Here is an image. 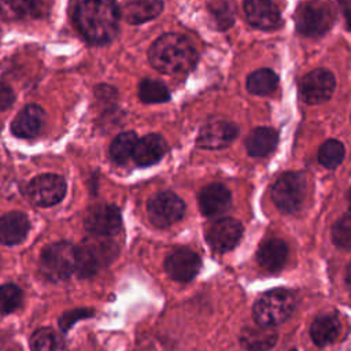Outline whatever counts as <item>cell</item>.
I'll use <instances>...</instances> for the list:
<instances>
[{"label": "cell", "mask_w": 351, "mask_h": 351, "mask_svg": "<svg viewBox=\"0 0 351 351\" xmlns=\"http://www.w3.org/2000/svg\"><path fill=\"white\" fill-rule=\"evenodd\" d=\"M332 236L333 241L337 247L348 250L351 245V215L350 213H346L336 223L333 225L332 229Z\"/></svg>", "instance_id": "1f68e13d"}, {"label": "cell", "mask_w": 351, "mask_h": 351, "mask_svg": "<svg viewBox=\"0 0 351 351\" xmlns=\"http://www.w3.org/2000/svg\"><path fill=\"white\" fill-rule=\"evenodd\" d=\"M138 96L144 103H163L170 99V92L165 84L145 78L140 82Z\"/></svg>", "instance_id": "f1b7e54d"}, {"label": "cell", "mask_w": 351, "mask_h": 351, "mask_svg": "<svg viewBox=\"0 0 351 351\" xmlns=\"http://www.w3.org/2000/svg\"><path fill=\"white\" fill-rule=\"evenodd\" d=\"M241 346L248 351H267L277 343V332L266 326H245L240 335Z\"/></svg>", "instance_id": "44dd1931"}, {"label": "cell", "mask_w": 351, "mask_h": 351, "mask_svg": "<svg viewBox=\"0 0 351 351\" xmlns=\"http://www.w3.org/2000/svg\"><path fill=\"white\" fill-rule=\"evenodd\" d=\"M243 236V225L234 218H221L210 225L206 237L215 252H228L233 250Z\"/></svg>", "instance_id": "7c38bea8"}, {"label": "cell", "mask_w": 351, "mask_h": 351, "mask_svg": "<svg viewBox=\"0 0 351 351\" xmlns=\"http://www.w3.org/2000/svg\"><path fill=\"white\" fill-rule=\"evenodd\" d=\"M30 347L33 351H69L62 335L52 328H41L30 337Z\"/></svg>", "instance_id": "484cf974"}, {"label": "cell", "mask_w": 351, "mask_h": 351, "mask_svg": "<svg viewBox=\"0 0 351 351\" xmlns=\"http://www.w3.org/2000/svg\"><path fill=\"white\" fill-rule=\"evenodd\" d=\"M45 122V112L37 104L23 107L11 123V132L21 138H33L40 134Z\"/></svg>", "instance_id": "2e32d148"}, {"label": "cell", "mask_w": 351, "mask_h": 351, "mask_svg": "<svg viewBox=\"0 0 351 351\" xmlns=\"http://www.w3.org/2000/svg\"><path fill=\"white\" fill-rule=\"evenodd\" d=\"M166 149L167 144L160 134H147L137 140L132 156L138 166H149L156 163Z\"/></svg>", "instance_id": "d6986e66"}, {"label": "cell", "mask_w": 351, "mask_h": 351, "mask_svg": "<svg viewBox=\"0 0 351 351\" xmlns=\"http://www.w3.org/2000/svg\"><path fill=\"white\" fill-rule=\"evenodd\" d=\"M185 204L173 192H159L148 203V215L154 225L166 228L184 217Z\"/></svg>", "instance_id": "30bf717a"}, {"label": "cell", "mask_w": 351, "mask_h": 351, "mask_svg": "<svg viewBox=\"0 0 351 351\" xmlns=\"http://www.w3.org/2000/svg\"><path fill=\"white\" fill-rule=\"evenodd\" d=\"M118 254L117 245L104 236L85 239L75 247V273L80 277H90L100 267L107 266Z\"/></svg>", "instance_id": "3957f363"}, {"label": "cell", "mask_w": 351, "mask_h": 351, "mask_svg": "<svg viewBox=\"0 0 351 351\" xmlns=\"http://www.w3.org/2000/svg\"><path fill=\"white\" fill-rule=\"evenodd\" d=\"M277 132L271 128H255L245 140L247 151L251 156L261 158L269 155L277 145Z\"/></svg>", "instance_id": "cb8c5ba5"}, {"label": "cell", "mask_w": 351, "mask_h": 351, "mask_svg": "<svg viewBox=\"0 0 351 351\" xmlns=\"http://www.w3.org/2000/svg\"><path fill=\"white\" fill-rule=\"evenodd\" d=\"M23 300L22 289L15 284H4L0 287V314L5 315L15 311Z\"/></svg>", "instance_id": "4dcf8cb0"}, {"label": "cell", "mask_w": 351, "mask_h": 351, "mask_svg": "<svg viewBox=\"0 0 351 351\" xmlns=\"http://www.w3.org/2000/svg\"><path fill=\"white\" fill-rule=\"evenodd\" d=\"M288 256V247L280 239L265 240L256 254V261L259 266L267 271L280 270Z\"/></svg>", "instance_id": "ffe728a7"}, {"label": "cell", "mask_w": 351, "mask_h": 351, "mask_svg": "<svg viewBox=\"0 0 351 351\" xmlns=\"http://www.w3.org/2000/svg\"><path fill=\"white\" fill-rule=\"evenodd\" d=\"M30 229V222L26 214L11 211L0 217V243L5 245H16L22 243Z\"/></svg>", "instance_id": "ac0fdd59"}, {"label": "cell", "mask_w": 351, "mask_h": 351, "mask_svg": "<svg viewBox=\"0 0 351 351\" xmlns=\"http://www.w3.org/2000/svg\"><path fill=\"white\" fill-rule=\"evenodd\" d=\"M122 225L119 210L107 203L92 206L85 217V229L95 236L110 237L119 232Z\"/></svg>", "instance_id": "8fae6325"}, {"label": "cell", "mask_w": 351, "mask_h": 351, "mask_svg": "<svg viewBox=\"0 0 351 351\" xmlns=\"http://www.w3.org/2000/svg\"><path fill=\"white\" fill-rule=\"evenodd\" d=\"M213 14L217 16V21L221 25V27L222 23H225L223 27L232 25V11H229L228 4H218V8H213Z\"/></svg>", "instance_id": "836d02e7"}, {"label": "cell", "mask_w": 351, "mask_h": 351, "mask_svg": "<svg viewBox=\"0 0 351 351\" xmlns=\"http://www.w3.org/2000/svg\"><path fill=\"white\" fill-rule=\"evenodd\" d=\"M271 197L280 211L285 214L296 213L306 197V177L295 171L282 174L271 189Z\"/></svg>", "instance_id": "52a82bcc"}, {"label": "cell", "mask_w": 351, "mask_h": 351, "mask_svg": "<svg viewBox=\"0 0 351 351\" xmlns=\"http://www.w3.org/2000/svg\"><path fill=\"white\" fill-rule=\"evenodd\" d=\"M134 132H123L118 134L110 145V156L117 163H125L133 155V149L137 143Z\"/></svg>", "instance_id": "83f0119b"}, {"label": "cell", "mask_w": 351, "mask_h": 351, "mask_svg": "<svg viewBox=\"0 0 351 351\" xmlns=\"http://www.w3.org/2000/svg\"><path fill=\"white\" fill-rule=\"evenodd\" d=\"M336 86L333 74L325 69H315L307 73L299 84V96L307 104L326 101Z\"/></svg>", "instance_id": "ba28073f"}, {"label": "cell", "mask_w": 351, "mask_h": 351, "mask_svg": "<svg viewBox=\"0 0 351 351\" xmlns=\"http://www.w3.org/2000/svg\"><path fill=\"white\" fill-rule=\"evenodd\" d=\"M85 315H86V311H81V310H78V311H70V313H66V314L60 318V321H59V322H60L62 329H63V330L69 329V326H70V325H73L75 319H78V318H81V317H85Z\"/></svg>", "instance_id": "e575fe53"}, {"label": "cell", "mask_w": 351, "mask_h": 351, "mask_svg": "<svg viewBox=\"0 0 351 351\" xmlns=\"http://www.w3.org/2000/svg\"><path fill=\"white\" fill-rule=\"evenodd\" d=\"M200 258L191 250L180 248L165 261L166 273L176 281H191L200 269Z\"/></svg>", "instance_id": "9a60e30c"}, {"label": "cell", "mask_w": 351, "mask_h": 351, "mask_svg": "<svg viewBox=\"0 0 351 351\" xmlns=\"http://www.w3.org/2000/svg\"><path fill=\"white\" fill-rule=\"evenodd\" d=\"M14 100H15V95H14L12 89L7 84L0 81V111L10 108L12 106Z\"/></svg>", "instance_id": "d6a6232c"}, {"label": "cell", "mask_w": 351, "mask_h": 351, "mask_svg": "<svg viewBox=\"0 0 351 351\" xmlns=\"http://www.w3.org/2000/svg\"><path fill=\"white\" fill-rule=\"evenodd\" d=\"M340 332L341 322L336 314H324L318 317L310 328L311 339L319 347L333 343L340 336Z\"/></svg>", "instance_id": "603a6c76"}, {"label": "cell", "mask_w": 351, "mask_h": 351, "mask_svg": "<svg viewBox=\"0 0 351 351\" xmlns=\"http://www.w3.org/2000/svg\"><path fill=\"white\" fill-rule=\"evenodd\" d=\"M162 10V0H129L121 14L128 23H143L158 16Z\"/></svg>", "instance_id": "7402d4cb"}, {"label": "cell", "mask_w": 351, "mask_h": 351, "mask_svg": "<svg viewBox=\"0 0 351 351\" xmlns=\"http://www.w3.org/2000/svg\"><path fill=\"white\" fill-rule=\"evenodd\" d=\"M278 85L277 74L270 69H259L247 78V89L252 95L266 96L276 90Z\"/></svg>", "instance_id": "4316f807"}, {"label": "cell", "mask_w": 351, "mask_h": 351, "mask_svg": "<svg viewBox=\"0 0 351 351\" xmlns=\"http://www.w3.org/2000/svg\"><path fill=\"white\" fill-rule=\"evenodd\" d=\"M239 129L228 121H214L204 125L197 136L196 144L203 149H221L228 147L237 136Z\"/></svg>", "instance_id": "4fadbf2b"}, {"label": "cell", "mask_w": 351, "mask_h": 351, "mask_svg": "<svg viewBox=\"0 0 351 351\" xmlns=\"http://www.w3.org/2000/svg\"><path fill=\"white\" fill-rule=\"evenodd\" d=\"M232 196L229 189L218 182L204 186L199 193V206L206 217L222 214L230 206Z\"/></svg>", "instance_id": "e0dca14e"}, {"label": "cell", "mask_w": 351, "mask_h": 351, "mask_svg": "<svg viewBox=\"0 0 351 351\" xmlns=\"http://www.w3.org/2000/svg\"><path fill=\"white\" fill-rule=\"evenodd\" d=\"M244 12L250 25L259 30H273L281 22L280 10L271 0H244Z\"/></svg>", "instance_id": "5bb4252c"}, {"label": "cell", "mask_w": 351, "mask_h": 351, "mask_svg": "<svg viewBox=\"0 0 351 351\" xmlns=\"http://www.w3.org/2000/svg\"><path fill=\"white\" fill-rule=\"evenodd\" d=\"M43 8L38 0H1L0 18L4 21H19L26 18H36Z\"/></svg>", "instance_id": "d4e9b609"}, {"label": "cell", "mask_w": 351, "mask_h": 351, "mask_svg": "<svg viewBox=\"0 0 351 351\" xmlns=\"http://www.w3.org/2000/svg\"><path fill=\"white\" fill-rule=\"evenodd\" d=\"M74 19L80 33L88 41L104 44L118 32L119 10L114 0H81Z\"/></svg>", "instance_id": "6da1fadb"}, {"label": "cell", "mask_w": 351, "mask_h": 351, "mask_svg": "<svg viewBox=\"0 0 351 351\" xmlns=\"http://www.w3.org/2000/svg\"><path fill=\"white\" fill-rule=\"evenodd\" d=\"M148 59L159 73L176 75L188 73L195 67L197 52L184 36L166 33L154 41L148 51Z\"/></svg>", "instance_id": "7a4b0ae2"}, {"label": "cell", "mask_w": 351, "mask_h": 351, "mask_svg": "<svg viewBox=\"0 0 351 351\" xmlns=\"http://www.w3.org/2000/svg\"><path fill=\"white\" fill-rule=\"evenodd\" d=\"M335 22V14L330 5L321 0L302 3L295 12L296 30L308 37L319 36L328 32Z\"/></svg>", "instance_id": "8992f818"}, {"label": "cell", "mask_w": 351, "mask_h": 351, "mask_svg": "<svg viewBox=\"0 0 351 351\" xmlns=\"http://www.w3.org/2000/svg\"><path fill=\"white\" fill-rule=\"evenodd\" d=\"M40 270L49 281L69 278L75 270V247L67 241L47 245L40 256Z\"/></svg>", "instance_id": "5b68a950"}, {"label": "cell", "mask_w": 351, "mask_h": 351, "mask_svg": "<svg viewBox=\"0 0 351 351\" xmlns=\"http://www.w3.org/2000/svg\"><path fill=\"white\" fill-rule=\"evenodd\" d=\"M66 195V181L58 174H41L34 177L27 186L29 199L40 207L58 204Z\"/></svg>", "instance_id": "9c48e42d"}, {"label": "cell", "mask_w": 351, "mask_h": 351, "mask_svg": "<svg viewBox=\"0 0 351 351\" xmlns=\"http://www.w3.org/2000/svg\"><path fill=\"white\" fill-rule=\"evenodd\" d=\"M295 308V298L289 291L273 289L263 293L254 304L252 313L259 326L274 328L287 321Z\"/></svg>", "instance_id": "277c9868"}, {"label": "cell", "mask_w": 351, "mask_h": 351, "mask_svg": "<svg viewBox=\"0 0 351 351\" xmlns=\"http://www.w3.org/2000/svg\"><path fill=\"white\" fill-rule=\"evenodd\" d=\"M317 156L322 166L326 169H335L344 158V145L337 140H328L321 145Z\"/></svg>", "instance_id": "f546056e"}]
</instances>
